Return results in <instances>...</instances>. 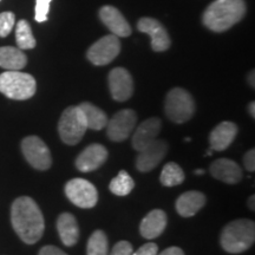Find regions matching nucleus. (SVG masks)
I'll return each mask as SVG.
<instances>
[{
  "label": "nucleus",
  "mask_w": 255,
  "mask_h": 255,
  "mask_svg": "<svg viewBox=\"0 0 255 255\" xmlns=\"http://www.w3.org/2000/svg\"><path fill=\"white\" fill-rule=\"evenodd\" d=\"M108 150L104 145L90 144L76 158V167L82 173H90L102 167L108 158Z\"/></svg>",
  "instance_id": "14"
},
{
  "label": "nucleus",
  "mask_w": 255,
  "mask_h": 255,
  "mask_svg": "<svg viewBox=\"0 0 255 255\" xmlns=\"http://www.w3.org/2000/svg\"><path fill=\"white\" fill-rule=\"evenodd\" d=\"M65 195L79 208L90 209L97 205L98 193L96 187L84 178H72L65 184Z\"/></svg>",
  "instance_id": "7"
},
{
  "label": "nucleus",
  "mask_w": 255,
  "mask_h": 255,
  "mask_svg": "<svg viewBox=\"0 0 255 255\" xmlns=\"http://www.w3.org/2000/svg\"><path fill=\"white\" fill-rule=\"evenodd\" d=\"M15 23V15L12 12L0 13V37H7Z\"/></svg>",
  "instance_id": "28"
},
{
  "label": "nucleus",
  "mask_w": 255,
  "mask_h": 255,
  "mask_svg": "<svg viewBox=\"0 0 255 255\" xmlns=\"http://www.w3.org/2000/svg\"><path fill=\"white\" fill-rule=\"evenodd\" d=\"M52 0H37L36 2V20L38 23H44L47 20V14L50 11V4Z\"/></svg>",
  "instance_id": "29"
},
{
  "label": "nucleus",
  "mask_w": 255,
  "mask_h": 255,
  "mask_svg": "<svg viewBox=\"0 0 255 255\" xmlns=\"http://www.w3.org/2000/svg\"><path fill=\"white\" fill-rule=\"evenodd\" d=\"M255 223L248 219H238L222 229L220 244L227 253L240 254L253 246Z\"/></svg>",
  "instance_id": "3"
},
{
  "label": "nucleus",
  "mask_w": 255,
  "mask_h": 255,
  "mask_svg": "<svg viewBox=\"0 0 255 255\" xmlns=\"http://www.w3.org/2000/svg\"><path fill=\"white\" fill-rule=\"evenodd\" d=\"M238 135V127L235 123L222 122L215 127L210 132V149L216 151H223L232 144Z\"/></svg>",
  "instance_id": "18"
},
{
  "label": "nucleus",
  "mask_w": 255,
  "mask_h": 255,
  "mask_svg": "<svg viewBox=\"0 0 255 255\" xmlns=\"http://www.w3.org/2000/svg\"><path fill=\"white\" fill-rule=\"evenodd\" d=\"M132 251V245L130 242L123 240L119 241L115 245L109 255H131Z\"/></svg>",
  "instance_id": "30"
},
{
  "label": "nucleus",
  "mask_w": 255,
  "mask_h": 255,
  "mask_svg": "<svg viewBox=\"0 0 255 255\" xmlns=\"http://www.w3.org/2000/svg\"><path fill=\"white\" fill-rule=\"evenodd\" d=\"M210 174L216 180L228 184H237L242 180V170L237 162L229 158H218L210 164Z\"/></svg>",
  "instance_id": "16"
},
{
  "label": "nucleus",
  "mask_w": 255,
  "mask_h": 255,
  "mask_svg": "<svg viewBox=\"0 0 255 255\" xmlns=\"http://www.w3.org/2000/svg\"><path fill=\"white\" fill-rule=\"evenodd\" d=\"M158 253V247L157 245L154 242H148V244L143 245L142 247H139L135 253L132 252L131 255H157Z\"/></svg>",
  "instance_id": "31"
},
{
  "label": "nucleus",
  "mask_w": 255,
  "mask_h": 255,
  "mask_svg": "<svg viewBox=\"0 0 255 255\" xmlns=\"http://www.w3.org/2000/svg\"><path fill=\"white\" fill-rule=\"evenodd\" d=\"M168 144L162 139L156 138L154 142L148 144L138 151L136 158V168L141 173H148L161 163L167 155Z\"/></svg>",
  "instance_id": "11"
},
{
  "label": "nucleus",
  "mask_w": 255,
  "mask_h": 255,
  "mask_svg": "<svg viewBox=\"0 0 255 255\" xmlns=\"http://www.w3.org/2000/svg\"><path fill=\"white\" fill-rule=\"evenodd\" d=\"M184 178H186V175L182 168L175 162H169L162 169L159 181L164 187H175L182 183Z\"/></svg>",
  "instance_id": "24"
},
{
  "label": "nucleus",
  "mask_w": 255,
  "mask_h": 255,
  "mask_svg": "<svg viewBox=\"0 0 255 255\" xmlns=\"http://www.w3.org/2000/svg\"><path fill=\"white\" fill-rule=\"evenodd\" d=\"M255 197H254V195H252L251 197H250V200H248V206H250V208L252 209V210H254L255 209Z\"/></svg>",
  "instance_id": "36"
},
{
  "label": "nucleus",
  "mask_w": 255,
  "mask_h": 255,
  "mask_svg": "<svg viewBox=\"0 0 255 255\" xmlns=\"http://www.w3.org/2000/svg\"><path fill=\"white\" fill-rule=\"evenodd\" d=\"M158 255H184V252L180 247H169Z\"/></svg>",
  "instance_id": "34"
},
{
  "label": "nucleus",
  "mask_w": 255,
  "mask_h": 255,
  "mask_svg": "<svg viewBox=\"0 0 255 255\" xmlns=\"http://www.w3.org/2000/svg\"><path fill=\"white\" fill-rule=\"evenodd\" d=\"M38 255H68V254L56 246H45L41 248Z\"/></svg>",
  "instance_id": "33"
},
{
  "label": "nucleus",
  "mask_w": 255,
  "mask_h": 255,
  "mask_svg": "<svg viewBox=\"0 0 255 255\" xmlns=\"http://www.w3.org/2000/svg\"><path fill=\"white\" fill-rule=\"evenodd\" d=\"M100 18L111 33L117 37H128L131 34V27L123 14L114 6H103L100 9Z\"/></svg>",
  "instance_id": "15"
},
{
  "label": "nucleus",
  "mask_w": 255,
  "mask_h": 255,
  "mask_svg": "<svg viewBox=\"0 0 255 255\" xmlns=\"http://www.w3.org/2000/svg\"><path fill=\"white\" fill-rule=\"evenodd\" d=\"M11 222L20 240L27 245L37 244L45 229L40 208L36 201L28 196L18 197L12 203Z\"/></svg>",
  "instance_id": "1"
},
{
  "label": "nucleus",
  "mask_w": 255,
  "mask_h": 255,
  "mask_svg": "<svg viewBox=\"0 0 255 255\" xmlns=\"http://www.w3.org/2000/svg\"><path fill=\"white\" fill-rule=\"evenodd\" d=\"M195 174L196 175H202V174H205V170H202V169H197V170L195 171Z\"/></svg>",
  "instance_id": "38"
},
{
  "label": "nucleus",
  "mask_w": 255,
  "mask_h": 255,
  "mask_svg": "<svg viewBox=\"0 0 255 255\" xmlns=\"http://www.w3.org/2000/svg\"><path fill=\"white\" fill-rule=\"evenodd\" d=\"M137 123V115L131 109H124L116 113L108 121L107 135L113 142H123L131 135Z\"/></svg>",
  "instance_id": "10"
},
{
  "label": "nucleus",
  "mask_w": 255,
  "mask_h": 255,
  "mask_svg": "<svg viewBox=\"0 0 255 255\" xmlns=\"http://www.w3.org/2000/svg\"><path fill=\"white\" fill-rule=\"evenodd\" d=\"M133 187H135V182H133L132 177L124 170L120 171L119 175L113 178L109 184L110 191L117 196L129 195Z\"/></svg>",
  "instance_id": "26"
},
{
  "label": "nucleus",
  "mask_w": 255,
  "mask_h": 255,
  "mask_svg": "<svg viewBox=\"0 0 255 255\" xmlns=\"http://www.w3.org/2000/svg\"><path fill=\"white\" fill-rule=\"evenodd\" d=\"M57 231L60 240L66 247H72L79 239V228L77 220L70 213H63L57 220Z\"/></svg>",
  "instance_id": "21"
},
{
  "label": "nucleus",
  "mask_w": 255,
  "mask_h": 255,
  "mask_svg": "<svg viewBox=\"0 0 255 255\" xmlns=\"http://www.w3.org/2000/svg\"><path fill=\"white\" fill-rule=\"evenodd\" d=\"M248 110H250L251 116L253 117V119H255V103H254V102H252V103L250 104V107H248Z\"/></svg>",
  "instance_id": "35"
},
{
  "label": "nucleus",
  "mask_w": 255,
  "mask_h": 255,
  "mask_svg": "<svg viewBox=\"0 0 255 255\" xmlns=\"http://www.w3.org/2000/svg\"><path fill=\"white\" fill-rule=\"evenodd\" d=\"M108 238L103 231H95L88 241L87 255H108Z\"/></svg>",
  "instance_id": "27"
},
{
  "label": "nucleus",
  "mask_w": 255,
  "mask_h": 255,
  "mask_svg": "<svg viewBox=\"0 0 255 255\" xmlns=\"http://www.w3.org/2000/svg\"><path fill=\"white\" fill-rule=\"evenodd\" d=\"M248 82H250L251 87L254 88L255 87V83H254V71H252L250 73V76H248Z\"/></svg>",
  "instance_id": "37"
},
{
  "label": "nucleus",
  "mask_w": 255,
  "mask_h": 255,
  "mask_svg": "<svg viewBox=\"0 0 255 255\" xmlns=\"http://www.w3.org/2000/svg\"><path fill=\"white\" fill-rule=\"evenodd\" d=\"M167 215L162 209H154L142 220L139 233L144 239L152 240L158 238L167 227Z\"/></svg>",
  "instance_id": "19"
},
{
  "label": "nucleus",
  "mask_w": 255,
  "mask_h": 255,
  "mask_svg": "<svg viewBox=\"0 0 255 255\" xmlns=\"http://www.w3.org/2000/svg\"><path fill=\"white\" fill-rule=\"evenodd\" d=\"M137 28L151 37V47L156 52H163L170 47L171 40L165 27L154 18H142L137 23Z\"/></svg>",
  "instance_id": "13"
},
{
  "label": "nucleus",
  "mask_w": 255,
  "mask_h": 255,
  "mask_svg": "<svg viewBox=\"0 0 255 255\" xmlns=\"http://www.w3.org/2000/svg\"><path fill=\"white\" fill-rule=\"evenodd\" d=\"M37 83L33 76L21 71H5L0 75V92L15 101L33 97Z\"/></svg>",
  "instance_id": "4"
},
{
  "label": "nucleus",
  "mask_w": 255,
  "mask_h": 255,
  "mask_svg": "<svg viewBox=\"0 0 255 255\" xmlns=\"http://www.w3.org/2000/svg\"><path fill=\"white\" fill-rule=\"evenodd\" d=\"M206 205V196L201 191L189 190L183 193L176 200V210L183 218H191L196 215L201 208Z\"/></svg>",
  "instance_id": "20"
},
{
  "label": "nucleus",
  "mask_w": 255,
  "mask_h": 255,
  "mask_svg": "<svg viewBox=\"0 0 255 255\" xmlns=\"http://www.w3.org/2000/svg\"><path fill=\"white\" fill-rule=\"evenodd\" d=\"M27 64V57L19 47H0V68L7 71H20Z\"/></svg>",
  "instance_id": "22"
},
{
  "label": "nucleus",
  "mask_w": 255,
  "mask_h": 255,
  "mask_svg": "<svg viewBox=\"0 0 255 255\" xmlns=\"http://www.w3.org/2000/svg\"><path fill=\"white\" fill-rule=\"evenodd\" d=\"M15 41L20 50H30L36 46V39L32 34L30 24L24 19L19 20L15 27Z\"/></svg>",
  "instance_id": "25"
},
{
  "label": "nucleus",
  "mask_w": 255,
  "mask_h": 255,
  "mask_svg": "<svg viewBox=\"0 0 255 255\" xmlns=\"http://www.w3.org/2000/svg\"><path fill=\"white\" fill-rule=\"evenodd\" d=\"M87 129V122L79 107H69L64 110L58 123V132L65 144H78Z\"/></svg>",
  "instance_id": "6"
},
{
  "label": "nucleus",
  "mask_w": 255,
  "mask_h": 255,
  "mask_svg": "<svg viewBox=\"0 0 255 255\" xmlns=\"http://www.w3.org/2000/svg\"><path fill=\"white\" fill-rule=\"evenodd\" d=\"M79 109L82 110L83 116H84L85 122H87L88 129L92 130H102L107 127L108 124V116L103 110L97 108L96 105L84 102L78 105Z\"/></svg>",
  "instance_id": "23"
},
{
  "label": "nucleus",
  "mask_w": 255,
  "mask_h": 255,
  "mask_svg": "<svg viewBox=\"0 0 255 255\" xmlns=\"http://www.w3.org/2000/svg\"><path fill=\"white\" fill-rule=\"evenodd\" d=\"M244 163L248 171L255 170V150L254 149H251V150H248L246 154H245Z\"/></svg>",
  "instance_id": "32"
},
{
  "label": "nucleus",
  "mask_w": 255,
  "mask_h": 255,
  "mask_svg": "<svg viewBox=\"0 0 255 255\" xmlns=\"http://www.w3.org/2000/svg\"><path fill=\"white\" fill-rule=\"evenodd\" d=\"M161 120L157 119V117H151V119H148L144 122H142L137 127L136 131L132 136V148L139 151L144 146L154 142L157 138L159 131H161Z\"/></svg>",
  "instance_id": "17"
},
{
  "label": "nucleus",
  "mask_w": 255,
  "mask_h": 255,
  "mask_svg": "<svg viewBox=\"0 0 255 255\" xmlns=\"http://www.w3.org/2000/svg\"><path fill=\"white\" fill-rule=\"evenodd\" d=\"M164 111L171 122L176 124L186 123L195 114V102L187 90L174 88L165 97Z\"/></svg>",
  "instance_id": "5"
},
{
  "label": "nucleus",
  "mask_w": 255,
  "mask_h": 255,
  "mask_svg": "<svg viewBox=\"0 0 255 255\" xmlns=\"http://www.w3.org/2000/svg\"><path fill=\"white\" fill-rule=\"evenodd\" d=\"M24 157L37 170H47L52 164V156L45 142L38 136H27L21 142Z\"/></svg>",
  "instance_id": "8"
},
{
  "label": "nucleus",
  "mask_w": 255,
  "mask_h": 255,
  "mask_svg": "<svg viewBox=\"0 0 255 255\" xmlns=\"http://www.w3.org/2000/svg\"><path fill=\"white\" fill-rule=\"evenodd\" d=\"M245 0H215L202 15V21L209 30L225 32L241 21L246 14Z\"/></svg>",
  "instance_id": "2"
},
{
  "label": "nucleus",
  "mask_w": 255,
  "mask_h": 255,
  "mask_svg": "<svg viewBox=\"0 0 255 255\" xmlns=\"http://www.w3.org/2000/svg\"><path fill=\"white\" fill-rule=\"evenodd\" d=\"M109 89L115 101H128L133 94V81L130 72L124 68H115L110 71Z\"/></svg>",
  "instance_id": "12"
},
{
  "label": "nucleus",
  "mask_w": 255,
  "mask_h": 255,
  "mask_svg": "<svg viewBox=\"0 0 255 255\" xmlns=\"http://www.w3.org/2000/svg\"><path fill=\"white\" fill-rule=\"evenodd\" d=\"M121 52V41L115 34H108L89 47L87 57L94 65L103 66L113 62Z\"/></svg>",
  "instance_id": "9"
}]
</instances>
